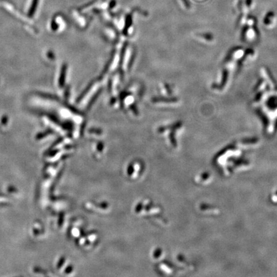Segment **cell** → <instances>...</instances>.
Masks as SVG:
<instances>
[{"label": "cell", "instance_id": "1", "mask_svg": "<svg viewBox=\"0 0 277 277\" xmlns=\"http://www.w3.org/2000/svg\"><path fill=\"white\" fill-rule=\"evenodd\" d=\"M66 66H64L62 69L61 71V74L60 76V78H59V85L60 87H62L64 84V81H65V75H66Z\"/></svg>", "mask_w": 277, "mask_h": 277}]
</instances>
